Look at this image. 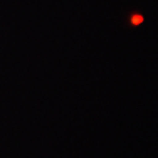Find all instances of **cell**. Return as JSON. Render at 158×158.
I'll return each mask as SVG.
<instances>
[{
    "mask_svg": "<svg viewBox=\"0 0 158 158\" xmlns=\"http://www.w3.org/2000/svg\"><path fill=\"white\" fill-rule=\"evenodd\" d=\"M142 21H144V17H142L141 15H135V16L132 17V24L133 25H140Z\"/></svg>",
    "mask_w": 158,
    "mask_h": 158,
    "instance_id": "6da1fadb",
    "label": "cell"
}]
</instances>
